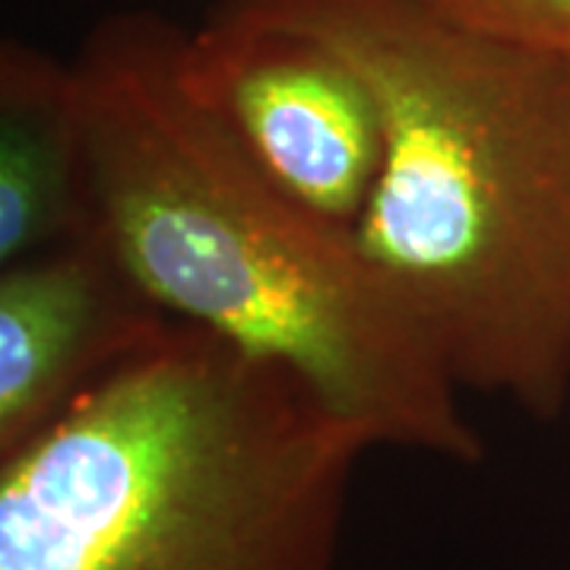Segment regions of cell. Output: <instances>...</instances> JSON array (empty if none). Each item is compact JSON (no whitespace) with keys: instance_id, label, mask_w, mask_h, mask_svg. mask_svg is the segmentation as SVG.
<instances>
[{"instance_id":"1","label":"cell","mask_w":570,"mask_h":570,"mask_svg":"<svg viewBox=\"0 0 570 570\" xmlns=\"http://www.w3.org/2000/svg\"><path fill=\"white\" fill-rule=\"evenodd\" d=\"M187 29L111 10L77 55L86 228L165 314L305 374L374 448L479 466L485 438L355 228L288 194L184 63Z\"/></svg>"},{"instance_id":"2","label":"cell","mask_w":570,"mask_h":570,"mask_svg":"<svg viewBox=\"0 0 570 570\" xmlns=\"http://www.w3.org/2000/svg\"><path fill=\"white\" fill-rule=\"evenodd\" d=\"M326 41L367 82L384 168L358 225L463 393L570 406V51L431 0H216Z\"/></svg>"},{"instance_id":"3","label":"cell","mask_w":570,"mask_h":570,"mask_svg":"<svg viewBox=\"0 0 570 570\" xmlns=\"http://www.w3.org/2000/svg\"><path fill=\"white\" fill-rule=\"evenodd\" d=\"M371 450L305 374L175 317L0 456V570H336Z\"/></svg>"},{"instance_id":"4","label":"cell","mask_w":570,"mask_h":570,"mask_svg":"<svg viewBox=\"0 0 570 570\" xmlns=\"http://www.w3.org/2000/svg\"><path fill=\"white\" fill-rule=\"evenodd\" d=\"M184 63L197 92L288 194L358 232L384 168V124L340 51L216 3L187 29Z\"/></svg>"},{"instance_id":"5","label":"cell","mask_w":570,"mask_h":570,"mask_svg":"<svg viewBox=\"0 0 570 570\" xmlns=\"http://www.w3.org/2000/svg\"><path fill=\"white\" fill-rule=\"evenodd\" d=\"M171 321L96 228L0 266V456L55 425Z\"/></svg>"},{"instance_id":"6","label":"cell","mask_w":570,"mask_h":570,"mask_svg":"<svg viewBox=\"0 0 570 570\" xmlns=\"http://www.w3.org/2000/svg\"><path fill=\"white\" fill-rule=\"evenodd\" d=\"M86 228L82 137L70 58L0 45V266Z\"/></svg>"},{"instance_id":"7","label":"cell","mask_w":570,"mask_h":570,"mask_svg":"<svg viewBox=\"0 0 570 570\" xmlns=\"http://www.w3.org/2000/svg\"><path fill=\"white\" fill-rule=\"evenodd\" d=\"M456 20L539 48L570 51V0H431Z\"/></svg>"}]
</instances>
